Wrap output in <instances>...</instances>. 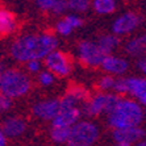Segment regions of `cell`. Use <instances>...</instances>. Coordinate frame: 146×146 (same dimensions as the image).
Here are the masks:
<instances>
[{"mask_svg":"<svg viewBox=\"0 0 146 146\" xmlns=\"http://www.w3.org/2000/svg\"><path fill=\"white\" fill-rule=\"evenodd\" d=\"M98 128L92 122L80 121L71 128V134L67 141L68 146H90L98 138Z\"/></svg>","mask_w":146,"mask_h":146,"instance_id":"cell-4","label":"cell"},{"mask_svg":"<svg viewBox=\"0 0 146 146\" xmlns=\"http://www.w3.org/2000/svg\"><path fill=\"white\" fill-rule=\"evenodd\" d=\"M145 136V132L139 128H126V129H119L115 130L113 133V138L119 143H132L141 139Z\"/></svg>","mask_w":146,"mask_h":146,"instance_id":"cell-11","label":"cell"},{"mask_svg":"<svg viewBox=\"0 0 146 146\" xmlns=\"http://www.w3.org/2000/svg\"><path fill=\"white\" fill-rule=\"evenodd\" d=\"M11 107V100L9 98H7V96L1 95V98H0V108L1 109H8Z\"/></svg>","mask_w":146,"mask_h":146,"instance_id":"cell-29","label":"cell"},{"mask_svg":"<svg viewBox=\"0 0 146 146\" xmlns=\"http://www.w3.org/2000/svg\"><path fill=\"white\" fill-rule=\"evenodd\" d=\"M79 55L82 61L88 66L103 65L104 59L107 58L104 51L99 48V45L90 41H83L79 44Z\"/></svg>","mask_w":146,"mask_h":146,"instance_id":"cell-5","label":"cell"},{"mask_svg":"<svg viewBox=\"0 0 146 146\" xmlns=\"http://www.w3.org/2000/svg\"><path fill=\"white\" fill-rule=\"evenodd\" d=\"M57 31L59 32L61 34H65V36H67V34L71 33L72 27L68 24L66 20H62V21H59V23L57 24Z\"/></svg>","mask_w":146,"mask_h":146,"instance_id":"cell-24","label":"cell"},{"mask_svg":"<svg viewBox=\"0 0 146 146\" xmlns=\"http://www.w3.org/2000/svg\"><path fill=\"white\" fill-rule=\"evenodd\" d=\"M31 87V80L28 76L17 70H5L0 76V88L4 96L17 98L24 95Z\"/></svg>","mask_w":146,"mask_h":146,"instance_id":"cell-3","label":"cell"},{"mask_svg":"<svg viewBox=\"0 0 146 146\" xmlns=\"http://www.w3.org/2000/svg\"><path fill=\"white\" fill-rule=\"evenodd\" d=\"M28 70L32 72H36L40 70V62L38 61H31V62H28V65H27Z\"/></svg>","mask_w":146,"mask_h":146,"instance_id":"cell-28","label":"cell"},{"mask_svg":"<svg viewBox=\"0 0 146 146\" xmlns=\"http://www.w3.org/2000/svg\"><path fill=\"white\" fill-rule=\"evenodd\" d=\"M71 134V128H53L51 129V138L55 142H67Z\"/></svg>","mask_w":146,"mask_h":146,"instance_id":"cell-19","label":"cell"},{"mask_svg":"<svg viewBox=\"0 0 146 146\" xmlns=\"http://www.w3.org/2000/svg\"><path fill=\"white\" fill-rule=\"evenodd\" d=\"M76 102H78L76 99L67 94V95L61 100V111H68V109L76 108V107H75V103Z\"/></svg>","mask_w":146,"mask_h":146,"instance_id":"cell-21","label":"cell"},{"mask_svg":"<svg viewBox=\"0 0 146 146\" xmlns=\"http://www.w3.org/2000/svg\"><path fill=\"white\" fill-rule=\"evenodd\" d=\"M137 146H146V142H139Z\"/></svg>","mask_w":146,"mask_h":146,"instance_id":"cell-34","label":"cell"},{"mask_svg":"<svg viewBox=\"0 0 146 146\" xmlns=\"http://www.w3.org/2000/svg\"><path fill=\"white\" fill-rule=\"evenodd\" d=\"M117 146H130V145H129V143H119Z\"/></svg>","mask_w":146,"mask_h":146,"instance_id":"cell-33","label":"cell"},{"mask_svg":"<svg viewBox=\"0 0 146 146\" xmlns=\"http://www.w3.org/2000/svg\"><path fill=\"white\" fill-rule=\"evenodd\" d=\"M88 1L87 0H71V1H67V7L70 9L74 11H86L88 8Z\"/></svg>","mask_w":146,"mask_h":146,"instance_id":"cell-20","label":"cell"},{"mask_svg":"<svg viewBox=\"0 0 146 146\" xmlns=\"http://www.w3.org/2000/svg\"><path fill=\"white\" fill-rule=\"evenodd\" d=\"M126 83V90L130 92L132 95L141 98L142 95L146 94V79H139V78H128L125 79Z\"/></svg>","mask_w":146,"mask_h":146,"instance_id":"cell-14","label":"cell"},{"mask_svg":"<svg viewBox=\"0 0 146 146\" xmlns=\"http://www.w3.org/2000/svg\"><path fill=\"white\" fill-rule=\"evenodd\" d=\"M99 48L104 51V54H108L111 50L119 45V38L115 37V36H103L100 40H99Z\"/></svg>","mask_w":146,"mask_h":146,"instance_id":"cell-17","label":"cell"},{"mask_svg":"<svg viewBox=\"0 0 146 146\" xmlns=\"http://www.w3.org/2000/svg\"><path fill=\"white\" fill-rule=\"evenodd\" d=\"M61 112V100H46L34 106L33 113L40 119L54 120Z\"/></svg>","mask_w":146,"mask_h":146,"instance_id":"cell-8","label":"cell"},{"mask_svg":"<svg viewBox=\"0 0 146 146\" xmlns=\"http://www.w3.org/2000/svg\"><path fill=\"white\" fill-rule=\"evenodd\" d=\"M103 68L108 72H113V74H122L126 71L128 68V62L117 57H112V55H107V58L103 62Z\"/></svg>","mask_w":146,"mask_h":146,"instance_id":"cell-12","label":"cell"},{"mask_svg":"<svg viewBox=\"0 0 146 146\" xmlns=\"http://www.w3.org/2000/svg\"><path fill=\"white\" fill-rule=\"evenodd\" d=\"M95 9L98 13H111L116 8V1L113 0H95Z\"/></svg>","mask_w":146,"mask_h":146,"instance_id":"cell-18","label":"cell"},{"mask_svg":"<svg viewBox=\"0 0 146 146\" xmlns=\"http://www.w3.org/2000/svg\"><path fill=\"white\" fill-rule=\"evenodd\" d=\"M126 50L130 55L133 57H141L145 58L146 55V36L138 37L136 40L130 41L129 44L126 45Z\"/></svg>","mask_w":146,"mask_h":146,"instance_id":"cell-15","label":"cell"},{"mask_svg":"<svg viewBox=\"0 0 146 146\" xmlns=\"http://www.w3.org/2000/svg\"><path fill=\"white\" fill-rule=\"evenodd\" d=\"M65 20L67 21V23L71 25L72 28L80 27V25L83 24V21H82L80 19H78V17H75V16H67V17H65Z\"/></svg>","mask_w":146,"mask_h":146,"instance_id":"cell-27","label":"cell"},{"mask_svg":"<svg viewBox=\"0 0 146 146\" xmlns=\"http://www.w3.org/2000/svg\"><path fill=\"white\" fill-rule=\"evenodd\" d=\"M139 24V17L136 13H125L120 16L117 20L113 23L112 25V31L116 34H124V33H129L132 32L137 25Z\"/></svg>","mask_w":146,"mask_h":146,"instance_id":"cell-9","label":"cell"},{"mask_svg":"<svg viewBox=\"0 0 146 146\" xmlns=\"http://www.w3.org/2000/svg\"><path fill=\"white\" fill-rule=\"evenodd\" d=\"M68 95H71L72 98H75L76 100H84L87 96H88V92L86 91L84 88L82 87H72L70 91H68Z\"/></svg>","mask_w":146,"mask_h":146,"instance_id":"cell-22","label":"cell"},{"mask_svg":"<svg viewBox=\"0 0 146 146\" xmlns=\"http://www.w3.org/2000/svg\"><path fill=\"white\" fill-rule=\"evenodd\" d=\"M115 84H116V80L112 78V76H104V78L100 80L99 86H100V88L103 90H108V88H115Z\"/></svg>","mask_w":146,"mask_h":146,"instance_id":"cell-25","label":"cell"},{"mask_svg":"<svg viewBox=\"0 0 146 146\" xmlns=\"http://www.w3.org/2000/svg\"><path fill=\"white\" fill-rule=\"evenodd\" d=\"M45 63L50 71H53L59 76H65L71 70V65H70L67 57L61 51H53L51 54H49L46 57Z\"/></svg>","mask_w":146,"mask_h":146,"instance_id":"cell-7","label":"cell"},{"mask_svg":"<svg viewBox=\"0 0 146 146\" xmlns=\"http://www.w3.org/2000/svg\"><path fill=\"white\" fill-rule=\"evenodd\" d=\"M58 0H40L37 1V5L41 8V9H46V11H54L55 5H57Z\"/></svg>","mask_w":146,"mask_h":146,"instance_id":"cell-23","label":"cell"},{"mask_svg":"<svg viewBox=\"0 0 146 146\" xmlns=\"http://www.w3.org/2000/svg\"><path fill=\"white\" fill-rule=\"evenodd\" d=\"M139 102L143 103V104H146V94H145V95H142L141 98H139Z\"/></svg>","mask_w":146,"mask_h":146,"instance_id":"cell-32","label":"cell"},{"mask_svg":"<svg viewBox=\"0 0 146 146\" xmlns=\"http://www.w3.org/2000/svg\"><path fill=\"white\" fill-rule=\"evenodd\" d=\"M15 28H16V21H15L13 15L8 12V11L3 9L0 12V29H1V33H11Z\"/></svg>","mask_w":146,"mask_h":146,"instance_id":"cell-16","label":"cell"},{"mask_svg":"<svg viewBox=\"0 0 146 146\" xmlns=\"http://www.w3.org/2000/svg\"><path fill=\"white\" fill-rule=\"evenodd\" d=\"M0 146H5V134L3 132L0 133Z\"/></svg>","mask_w":146,"mask_h":146,"instance_id":"cell-31","label":"cell"},{"mask_svg":"<svg viewBox=\"0 0 146 146\" xmlns=\"http://www.w3.org/2000/svg\"><path fill=\"white\" fill-rule=\"evenodd\" d=\"M120 100L121 99H119L115 95H99L92 102L88 103V106L86 107V112L90 116L99 115L100 112L111 113L119 104Z\"/></svg>","mask_w":146,"mask_h":146,"instance_id":"cell-6","label":"cell"},{"mask_svg":"<svg viewBox=\"0 0 146 146\" xmlns=\"http://www.w3.org/2000/svg\"><path fill=\"white\" fill-rule=\"evenodd\" d=\"M80 111L78 108H72L68 111H61L59 115L53 120V128H72L78 121Z\"/></svg>","mask_w":146,"mask_h":146,"instance_id":"cell-10","label":"cell"},{"mask_svg":"<svg viewBox=\"0 0 146 146\" xmlns=\"http://www.w3.org/2000/svg\"><path fill=\"white\" fill-rule=\"evenodd\" d=\"M38 79H40V82L44 86H49L53 83V75H51L50 72H42Z\"/></svg>","mask_w":146,"mask_h":146,"instance_id":"cell-26","label":"cell"},{"mask_svg":"<svg viewBox=\"0 0 146 146\" xmlns=\"http://www.w3.org/2000/svg\"><path fill=\"white\" fill-rule=\"evenodd\" d=\"M137 66L142 72H145L146 75V58H141L138 62H137Z\"/></svg>","mask_w":146,"mask_h":146,"instance_id":"cell-30","label":"cell"},{"mask_svg":"<svg viewBox=\"0 0 146 146\" xmlns=\"http://www.w3.org/2000/svg\"><path fill=\"white\" fill-rule=\"evenodd\" d=\"M25 130V122L20 119H8L3 125V133L5 136L16 137L23 134Z\"/></svg>","mask_w":146,"mask_h":146,"instance_id":"cell-13","label":"cell"},{"mask_svg":"<svg viewBox=\"0 0 146 146\" xmlns=\"http://www.w3.org/2000/svg\"><path fill=\"white\" fill-rule=\"evenodd\" d=\"M142 120V109L132 100H120L116 108L109 113V124L119 129L136 128Z\"/></svg>","mask_w":146,"mask_h":146,"instance_id":"cell-2","label":"cell"},{"mask_svg":"<svg viewBox=\"0 0 146 146\" xmlns=\"http://www.w3.org/2000/svg\"><path fill=\"white\" fill-rule=\"evenodd\" d=\"M57 44V38L50 34H28L15 41L11 54L17 61H37L51 54Z\"/></svg>","mask_w":146,"mask_h":146,"instance_id":"cell-1","label":"cell"}]
</instances>
